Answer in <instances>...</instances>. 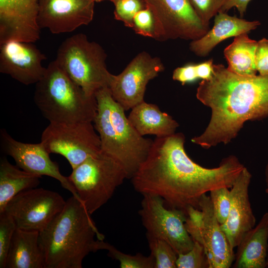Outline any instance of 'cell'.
<instances>
[{"label":"cell","instance_id":"13","mask_svg":"<svg viewBox=\"0 0 268 268\" xmlns=\"http://www.w3.org/2000/svg\"><path fill=\"white\" fill-rule=\"evenodd\" d=\"M165 69L161 59L143 51L118 75L112 74L109 88L114 99L125 111L144 101L147 83Z\"/></svg>","mask_w":268,"mask_h":268},{"label":"cell","instance_id":"6","mask_svg":"<svg viewBox=\"0 0 268 268\" xmlns=\"http://www.w3.org/2000/svg\"><path fill=\"white\" fill-rule=\"evenodd\" d=\"M106 58L101 45L78 33L62 43L55 61L87 96L95 97L100 89L109 87L112 74L107 68Z\"/></svg>","mask_w":268,"mask_h":268},{"label":"cell","instance_id":"30","mask_svg":"<svg viewBox=\"0 0 268 268\" xmlns=\"http://www.w3.org/2000/svg\"><path fill=\"white\" fill-rule=\"evenodd\" d=\"M209 194L215 215L222 225L226 221L230 210V191L227 187H221L211 191Z\"/></svg>","mask_w":268,"mask_h":268},{"label":"cell","instance_id":"14","mask_svg":"<svg viewBox=\"0 0 268 268\" xmlns=\"http://www.w3.org/2000/svg\"><path fill=\"white\" fill-rule=\"evenodd\" d=\"M0 142L3 152L11 156L19 168L40 177L47 176L57 180L80 201L68 177L61 174L58 164L51 159L50 153L41 142L28 143L17 141L3 129L0 131Z\"/></svg>","mask_w":268,"mask_h":268},{"label":"cell","instance_id":"35","mask_svg":"<svg viewBox=\"0 0 268 268\" xmlns=\"http://www.w3.org/2000/svg\"><path fill=\"white\" fill-rule=\"evenodd\" d=\"M251 0H225V3L220 12H226L233 7L238 11L240 16H244L246 11L249 2Z\"/></svg>","mask_w":268,"mask_h":268},{"label":"cell","instance_id":"36","mask_svg":"<svg viewBox=\"0 0 268 268\" xmlns=\"http://www.w3.org/2000/svg\"><path fill=\"white\" fill-rule=\"evenodd\" d=\"M213 64L212 59H209L199 64H196L198 79H209L213 74Z\"/></svg>","mask_w":268,"mask_h":268},{"label":"cell","instance_id":"28","mask_svg":"<svg viewBox=\"0 0 268 268\" xmlns=\"http://www.w3.org/2000/svg\"><path fill=\"white\" fill-rule=\"evenodd\" d=\"M209 266L204 248L196 241L189 251L178 255L176 261L177 268H209Z\"/></svg>","mask_w":268,"mask_h":268},{"label":"cell","instance_id":"25","mask_svg":"<svg viewBox=\"0 0 268 268\" xmlns=\"http://www.w3.org/2000/svg\"><path fill=\"white\" fill-rule=\"evenodd\" d=\"M100 250H106L108 255L120 262L121 268H154L155 261L151 255L144 256L138 253L131 255L123 253L104 240L100 241Z\"/></svg>","mask_w":268,"mask_h":268},{"label":"cell","instance_id":"18","mask_svg":"<svg viewBox=\"0 0 268 268\" xmlns=\"http://www.w3.org/2000/svg\"><path fill=\"white\" fill-rule=\"evenodd\" d=\"M251 178V174L245 166L230 190V210L226 221L221 226L233 249L256 225L249 196Z\"/></svg>","mask_w":268,"mask_h":268},{"label":"cell","instance_id":"39","mask_svg":"<svg viewBox=\"0 0 268 268\" xmlns=\"http://www.w3.org/2000/svg\"><path fill=\"white\" fill-rule=\"evenodd\" d=\"M266 268H268V249L267 257V266H266Z\"/></svg>","mask_w":268,"mask_h":268},{"label":"cell","instance_id":"19","mask_svg":"<svg viewBox=\"0 0 268 268\" xmlns=\"http://www.w3.org/2000/svg\"><path fill=\"white\" fill-rule=\"evenodd\" d=\"M261 25L259 21H248L219 12L214 16L212 28L201 37L193 40L190 50L199 57H205L218 44L225 39L256 29Z\"/></svg>","mask_w":268,"mask_h":268},{"label":"cell","instance_id":"32","mask_svg":"<svg viewBox=\"0 0 268 268\" xmlns=\"http://www.w3.org/2000/svg\"><path fill=\"white\" fill-rule=\"evenodd\" d=\"M133 29L140 35L152 38L154 19L151 11L146 7L139 11L134 18Z\"/></svg>","mask_w":268,"mask_h":268},{"label":"cell","instance_id":"7","mask_svg":"<svg viewBox=\"0 0 268 268\" xmlns=\"http://www.w3.org/2000/svg\"><path fill=\"white\" fill-rule=\"evenodd\" d=\"M68 178L91 214L111 199L128 175L120 164L101 150L73 169Z\"/></svg>","mask_w":268,"mask_h":268},{"label":"cell","instance_id":"15","mask_svg":"<svg viewBox=\"0 0 268 268\" xmlns=\"http://www.w3.org/2000/svg\"><path fill=\"white\" fill-rule=\"evenodd\" d=\"M94 0H39L37 22L53 34L70 32L90 23Z\"/></svg>","mask_w":268,"mask_h":268},{"label":"cell","instance_id":"34","mask_svg":"<svg viewBox=\"0 0 268 268\" xmlns=\"http://www.w3.org/2000/svg\"><path fill=\"white\" fill-rule=\"evenodd\" d=\"M172 78L182 85L196 80L198 79L196 64H189L177 67L173 71Z\"/></svg>","mask_w":268,"mask_h":268},{"label":"cell","instance_id":"27","mask_svg":"<svg viewBox=\"0 0 268 268\" xmlns=\"http://www.w3.org/2000/svg\"><path fill=\"white\" fill-rule=\"evenodd\" d=\"M16 225L7 212L0 213V268H5L9 248Z\"/></svg>","mask_w":268,"mask_h":268},{"label":"cell","instance_id":"26","mask_svg":"<svg viewBox=\"0 0 268 268\" xmlns=\"http://www.w3.org/2000/svg\"><path fill=\"white\" fill-rule=\"evenodd\" d=\"M151 255L154 259V268H177L178 255L166 241L146 235Z\"/></svg>","mask_w":268,"mask_h":268},{"label":"cell","instance_id":"16","mask_svg":"<svg viewBox=\"0 0 268 268\" xmlns=\"http://www.w3.org/2000/svg\"><path fill=\"white\" fill-rule=\"evenodd\" d=\"M39 0H0V45L11 40L34 43L40 38Z\"/></svg>","mask_w":268,"mask_h":268},{"label":"cell","instance_id":"17","mask_svg":"<svg viewBox=\"0 0 268 268\" xmlns=\"http://www.w3.org/2000/svg\"><path fill=\"white\" fill-rule=\"evenodd\" d=\"M11 40L0 45V72L26 85L36 83L43 76L47 59L33 44Z\"/></svg>","mask_w":268,"mask_h":268},{"label":"cell","instance_id":"11","mask_svg":"<svg viewBox=\"0 0 268 268\" xmlns=\"http://www.w3.org/2000/svg\"><path fill=\"white\" fill-rule=\"evenodd\" d=\"M142 195L139 214L146 235L166 241L178 255L189 251L194 241L185 226L187 213L178 208H166L164 200L158 196Z\"/></svg>","mask_w":268,"mask_h":268},{"label":"cell","instance_id":"5","mask_svg":"<svg viewBox=\"0 0 268 268\" xmlns=\"http://www.w3.org/2000/svg\"><path fill=\"white\" fill-rule=\"evenodd\" d=\"M34 100L50 123L93 122L97 112L95 96H87L55 60L36 83Z\"/></svg>","mask_w":268,"mask_h":268},{"label":"cell","instance_id":"2","mask_svg":"<svg viewBox=\"0 0 268 268\" xmlns=\"http://www.w3.org/2000/svg\"><path fill=\"white\" fill-rule=\"evenodd\" d=\"M196 96L211 116L203 133L192 141L204 149L226 144L246 121L268 116V75L242 76L214 64L211 77L199 83Z\"/></svg>","mask_w":268,"mask_h":268},{"label":"cell","instance_id":"38","mask_svg":"<svg viewBox=\"0 0 268 268\" xmlns=\"http://www.w3.org/2000/svg\"><path fill=\"white\" fill-rule=\"evenodd\" d=\"M104 0H110V1H111V2H112V1H114V0H94V1L95 2H99L104 1Z\"/></svg>","mask_w":268,"mask_h":268},{"label":"cell","instance_id":"29","mask_svg":"<svg viewBox=\"0 0 268 268\" xmlns=\"http://www.w3.org/2000/svg\"><path fill=\"white\" fill-rule=\"evenodd\" d=\"M112 2L115 5V18L122 21L126 27L131 28L134 26L135 15L145 7L140 0H114Z\"/></svg>","mask_w":268,"mask_h":268},{"label":"cell","instance_id":"31","mask_svg":"<svg viewBox=\"0 0 268 268\" xmlns=\"http://www.w3.org/2000/svg\"><path fill=\"white\" fill-rule=\"evenodd\" d=\"M203 23L209 26L210 19L219 12L225 0H189Z\"/></svg>","mask_w":268,"mask_h":268},{"label":"cell","instance_id":"8","mask_svg":"<svg viewBox=\"0 0 268 268\" xmlns=\"http://www.w3.org/2000/svg\"><path fill=\"white\" fill-rule=\"evenodd\" d=\"M185 226L194 240L204 248L209 268H229L234 260V252L218 221L209 196L203 195L199 209H187Z\"/></svg>","mask_w":268,"mask_h":268},{"label":"cell","instance_id":"1","mask_svg":"<svg viewBox=\"0 0 268 268\" xmlns=\"http://www.w3.org/2000/svg\"><path fill=\"white\" fill-rule=\"evenodd\" d=\"M185 142L181 133L156 137L132 180L137 192L158 196L170 207L187 213L189 207L199 209L200 200L207 192L231 188L245 166L231 155L217 167H203L188 156Z\"/></svg>","mask_w":268,"mask_h":268},{"label":"cell","instance_id":"22","mask_svg":"<svg viewBox=\"0 0 268 268\" xmlns=\"http://www.w3.org/2000/svg\"><path fill=\"white\" fill-rule=\"evenodd\" d=\"M128 118L136 131L142 136L153 134L163 137L175 133L179 124L173 118L160 111L155 104L144 101L132 109Z\"/></svg>","mask_w":268,"mask_h":268},{"label":"cell","instance_id":"21","mask_svg":"<svg viewBox=\"0 0 268 268\" xmlns=\"http://www.w3.org/2000/svg\"><path fill=\"white\" fill-rule=\"evenodd\" d=\"M39 232L16 228L7 254L5 268H44Z\"/></svg>","mask_w":268,"mask_h":268},{"label":"cell","instance_id":"9","mask_svg":"<svg viewBox=\"0 0 268 268\" xmlns=\"http://www.w3.org/2000/svg\"><path fill=\"white\" fill-rule=\"evenodd\" d=\"M154 19L153 39L159 41L195 40L209 29L197 15L189 0H143Z\"/></svg>","mask_w":268,"mask_h":268},{"label":"cell","instance_id":"37","mask_svg":"<svg viewBox=\"0 0 268 268\" xmlns=\"http://www.w3.org/2000/svg\"><path fill=\"white\" fill-rule=\"evenodd\" d=\"M265 182H266V193L268 195V161L266 166L265 170Z\"/></svg>","mask_w":268,"mask_h":268},{"label":"cell","instance_id":"10","mask_svg":"<svg viewBox=\"0 0 268 268\" xmlns=\"http://www.w3.org/2000/svg\"><path fill=\"white\" fill-rule=\"evenodd\" d=\"M92 123H50L40 142L50 154L64 156L73 169L101 150L100 137Z\"/></svg>","mask_w":268,"mask_h":268},{"label":"cell","instance_id":"4","mask_svg":"<svg viewBox=\"0 0 268 268\" xmlns=\"http://www.w3.org/2000/svg\"><path fill=\"white\" fill-rule=\"evenodd\" d=\"M95 98L97 108L93 123L100 137L101 150L120 164L128 178H132L146 159L153 141L133 127L109 87L98 91Z\"/></svg>","mask_w":268,"mask_h":268},{"label":"cell","instance_id":"23","mask_svg":"<svg viewBox=\"0 0 268 268\" xmlns=\"http://www.w3.org/2000/svg\"><path fill=\"white\" fill-rule=\"evenodd\" d=\"M11 164L5 157L0 161V213L13 197L25 190L35 188L40 183L36 175Z\"/></svg>","mask_w":268,"mask_h":268},{"label":"cell","instance_id":"20","mask_svg":"<svg viewBox=\"0 0 268 268\" xmlns=\"http://www.w3.org/2000/svg\"><path fill=\"white\" fill-rule=\"evenodd\" d=\"M234 268H266L268 249V212L248 231L237 246Z\"/></svg>","mask_w":268,"mask_h":268},{"label":"cell","instance_id":"24","mask_svg":"<svg viewBox=\"0 0 268 268\" xmlns=\"http://www.w3.org/2000/svg\"><path fill=\"white\" fill-rule=\"evenodd\" d=\"M257 41L245 33L234 37L233 42L224 50L227 69L242 76L257 74L255 54Z\"/></svg>","mask_w":268,"mask_h":268},{"label":"cell","instance_id":"33","mask_svg":"<svg viewBox=\"0 0 268 268\" xmlns=\"http://www.w3.org/2000/svg\"><path fill=\"white\" fill-rule=\"evenodd\" d=\"M255 62L259 74L268 75V39L264 38L257 41Z\"/></svg>","mask_w":268,"mask_h":268},{"label":"cell","instance_id":"3","mask_svg":"<svg viewBox=\"0 0 268 268\" xmlns=\"http://www.w3.org/2000/svg\"><path fill=\"white\" fill-rule=\"evenodd\" d=\"M90 215L74 196L66 201L62 211L39 232L44 268H82L85 257L99 250L104 236Z\"/></svg>","mask_w":268,"mask_h":268},{"label":"cell","instance_id":"12","mask_svg":"<svg viewBox=\"0 0 268 268\" xmlns=\"http://www.w3.org/2000/svg\"><path fill=\"white\" fill-rule=\"evenodd\" d=\"M66 202L56 192L35 188L17 194L3 211L13 218L17 228L40 232L62 211Z\"/></svg>","mask_w":268,"mask_h":268}]
</instances>
